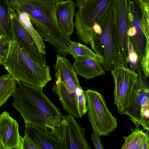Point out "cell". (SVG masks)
<instances>
[{
  "label": "cell",
  "instance_id": "6da1fadb",
  "mask_svg": "<svg viewBox=\"0 0 149 149\" xmlns=\"http://www.w3.org/2000/svg\"><path fill=\"white\" fill-rule=\"evenodd\" d=\"M12 96L13 107L22 116L24 122L43 128H58L63 115L44 93L43 88L22 81Z\"/></svg>",
  "mask_w": 149,
  "mask_h": 149
},
{
  "label": "cell",
  "instance_id": "7a4b0ae2",
  "mask_svg": "<svg viewBox=\"0 0 149 149\" xmlns=\"http://www.w3.org/2000/svg\"><path fill=\"white\" fill-rule=\"evenodd\" d=\"M59 1L8 0L12 8L26 13L43 39L52 45L58 54L65 57L69 54L67 47L71 40L62 31L57 22L56 4Z\"/></svg>",
  "mask_w": 149,
  "mask_h": 149
},
{
  "label": "cell",
  "instance_id": "3957f363",
  "mask_svg": "<svg viewBox=\"0 0 149 149\" xmlns=\"http://www.w3.org/2000/svg\"><path fill=\"white\" fill-rule=\"evenodd\" d=\"M1 64L17 82L43 88L52 80L49 65L39 64L15 41L12 40L7 57Z\"/></svg>",
  "mask_w": 149,
  "mask_h": 149
},
{
  "label": "cell",
  "instance_id": "277c9868",
  "mask_svg": "<svg viewBox=\"0 0 149 149\" xmlns=\"http://www.w3.org/2000/svg\"><path fill=\"white\" fill-rule=\"evenodd\" d=\"M101 30L94 34L89 44L95 54L101 57L100 63L105 71L118 66L127 65L114 22L111 7L99 24Z\"/></svg>",
  "mask_w": 149,
  "mask_h": 149
},
{
  "label": "cell",
  "instance_id": "5b68a950",
  "mask_svg": "<svg viewBox=\"0 0 149 149\" xmlns=\"http://www.w3.org/2000/svg\"><path fill=\"white\" fill-rule=\"evenodd\" d=\"M84 93L88 118L93 130L101 136H109L117 128V119L108 108L104 96L93 89L84 91Z\"/></svg>",
  "mask_w": 149,
  "mask_h": 149
},
{
  "label": "cell",
  "instance_id": "8992f818",
  "mask_svg": "<svg viewBox=\"0 0 149 149\" xmlns=\"http://www.w3.org/2000/svg\"><path fill=\"white\" fill-rule=\"evenodd\" d=\"M9 23L11 40L16 41L39 64L47 66L45 49L23 25L17 13L11 7L10 10Z\"/></svg>",
  "mask_w": 149,
  "mask_h": 149
},
{
  "label": "cell",
  "instance_id": "52a82bcc",
  "mask_svg": "<svg viewBox=\"0 0 149 149\" xmlns=\"http://www.w3.org/2000/svg\"><path fill=\"white\" fill-rule=\"evenodd\" d=\"M111 72L114 83V104L118 113L123 115L136 81L137 75L135 72L130 69L127 65L115 67Z\"/></svg>",
  "mask_w": 149,
  "mask_h": 149
},
{
  "label": "cell",
  "instance_id": "ba28073f",
  "mask_svg": "<svg viewBox=\"0 0 149 149\" xmlns=\"http://www.w3.org/2000/svg\"><path fill=\"white\" fill-rule=\"evenodd\" d=\"M75 118L68 114L63 116L59 125L62 138L61 149H91L85 136V129Z\"/></svg>",
  "mask_w": 149,
  "mask_h": 149
},
{
  "label": "cell",
  "instance_id": "9c48e42d",
  "mask_svg": "<svg viewBox=\"0 0 149 149\" xmlns=\"http://www.w3.org/2000/svg\"><path fill=\"white\" fill-rule=\"evenodd\" d=\"M136 71L137 80L123 114L128 116L135 126H139L141 124V103L145 95H149V78L145 77L139 63Z\"/></svg>",
  "mask_w": 149,
  "mask_h": 149
},
{
  "label": "cell",
  "instance_id": "30bf717a",
  "mask_svg": "<svg viewBox=\"0 0 149 149\" xmlns=\"http://www.w3.org/2000/svg\"><path fill=\"white\" fill-rule=\"evenodd\" d=\"M24 134L31 140L39 149H61L62 138L59 127L43 128L24 122Z\"/></svg>",
  "mask_w": 149,
  "mask_h": 149
},
{
  "label": "cell",
  "instance_id": "8fae6325",
  "mask_svg": "<svg viewBox=\"0 0 149 149\" xmlns=\"http://www.w3.org/2000/svg\"><path fill=\"white\" fill-rule=\"evenodd\" d=\"M114 0H92L82 8L78 9L75 19V26L86 25L92 27L99 24L111 7Z\"/></svg>",
  "mask_w": 149,
  "mask_h": 149
},
{
  "label": "cell",
  "instance_id": "7c38bea8",
  "mask_svg": "<svg viewBox=\"0 0 149 149\" xmlns=\"http://www.w3.org/2000/svg\"><path fill=\"white\" fill-rule=\"evenodd\" d=\"M130 27L133 26L135 33L130 38L134 50L139 56H143L149 45V38L144 33L141 26V13L135 0H127Z\"/></svg>",
  "mask_w": 149,
  "mask_h": 149
},
{
  "label": "cell",
  "instance_id": "4fadbf2b",
  "mask_svg": "<svg viewBox=\"0 0 149 149\" xmlns=\"http://www.w3.org/2000/svg\"><path fill=\"white\" fill-rule=\"evenodd\" d=\"M111 8L120 46L127 61V31L130 27L127 0H114Z\"/></svg>",
  "mask_w": 149,
  "mask_h": 149
},
{
  "label": "cell",
  "instance_id": "5bb4252c",
  "mask_svg": "<svg viewBox=\"0 0 149 149\" xmlns=\"http://www.w3.org/2000/svg\"><path fill=\"white\" fill-rule=\"evenodd\" d=\"M19 125L9 112L0 115V142L5 149H21Z\"/></svg>",
  "mask_w": 149,
  "mask_h": 149
},
{
  "label": "cell",
  "instance_id": "9a60e30c",
  "mask_svg": "<svg viewBox=\"0 0 149 149\" xmlns=\"http://www.w3.org/2000/svg\"><path fill=\"white\" fill-rule=\"evenodd\" d=\"M76 7L75 3L72 0H60L56 4L57 24L63 33L69 39L74 31L73 18L76 14Z\"/></svg>",
  "mask_w": 149,
  "mask_h": 149
},
{
  "label": "cell",
  "instance_id": "2e32d148",
  "mask_svg": "<svg viewBox=\"0 0 149 149\" xmlns=\"http://www.w3.org/2000/svg\"><path fill=\"white\" fill-rule=\"evenodd\" d=\"M53 67L56 80L60 81L65 86L75 87L80 85L72 65L65 57L57 54Z\"/></svg>",
  "mask_w": 149,
  "mask_h": 149
},
{
  "label": "cell",
  "instance_id": "e0dca14e",
  "mask_svg": "<svg viewBox=\"0 0 149 149\" xmlns=\"http://www.w3.org/2000/svg\"><path fill=\"white\" fill-rule=\"evenodd\" d=\"M72 66L76 73L86 79L105 74L100 63L91 58L79 56L74 58Z\"/></svg>",
  "mask_w": 149,
  "mask_h": 149
},
{
  "label": "cell",
  "instance_id": "ac0fdd59",
  "mask_svg": "<svg viewBox=\"0 0 149 149\" xmlns=\"http://www.w3.org/2000/svg\"><path fill=\"white\" fill-rule=\"evenodd\" d=\"M134 129H131V133L124 136L125 142L121 149H149V135L148 132H144L136 126Z\"/></svg>",
  "mask_w": 149,
  "mask_h": 149
},
{
  "label": "cell",
  "instance_id": "d6986e66",
  "mask_svg": "<svg viewBox=\"0 0 149 149\" xmlns=\"http://www.w3.org/2000/svg\"><path fill=\"white\" fill-rule=\"evenodd\" d=\"M16 81L10 74L0 77V107L6 103L17 88Z\"/></svg>",
  "mask_w": 149,
  "mask_h": 149
},
{
  "label": "cell",
  "instance_id": "ffe728a7",
  "mask_svg": "<svg viewBox=\"0 0 149 149\" xmlns=\"http://www.w3.org/2000/svg\"><path fill=\"white\" fill-rule=\"evenodd\" d=\"M69 54L75 58L79 56L88 57L101 63L102 61L101 57L94 52L92 49L84 44L79 42L70 41L68 45Z\"/></svg>",
  "mask_w": 149,
  "mask_h": 149
},
{
  "label": "cell",
  "instance_id": "44dd1931",
  "mask_svg": "<svg viewBox=\"0 0 149 149\" xmlns=\"http://www.w3.org/2000/svg\"><path fill=\"white\" fill-rule=\"evenodd\" d=\"M10 8L8 0H0V29L6 38L11 40L9 23Z\"/></svg>",
  "mask_w": 149,
  "mask_h": 149
},
{
  "label": "cell",
  "instance_id": "7402d4cb",
  "mask_svg": "<svg viewBox=\"0 0 149 149\" xmlns=\"http://www.w3.org/2000/svg\"><path fill=\"white\" fill-rule=\"evenodd\" d=\"M13 8L17 13L19 19L23 25L36 38L42 47L45 49V45L43 38L33 27L28 15L24 12L17 8Z\"/></svg>",
  "mask_w": 149,
  "mask_h": 149
},
{
  "label": "cell",
  "instance_id": "603a6c76",
  "mask_svg": "<svg viewBox=\"0 0 149 149\" xmlns=\"http://www.w3.org/2000/svg\"><path fill=\"white\" fill-rule=\"evenodd\" d=\"M140 116L143 130L149 131V95H145L141 103Z\"/></svg>",
  "mask_w": 149,
  "mask_h": 149
},
{
  "label": "cell",
  "instance_id": "cb8c5ba5",
  "mask_svg": "<svg viewBox=\"0 0 149 149\" xmlns=\"http://www.w3.org/2000/svg\"><path fill=\"white\" fill-rule=\"evenodd\" d=\"M127 63L129 64L130 69L135 72L139 63L138 57L134 50L129 37L127 45Z\"/></svg>",
  "mask_w": 149,
  "mask_h": 149
},
{
  "label": "cell",
  "instance_id": "d4e9b609",
  "mask_svg": "<svg viewBox=\"0 0 149 149\" xmlns=\"http://www.w3.org/2000/svg\"><path fill=\"white\" fill-rule=\"evenodd\" d=\"M11 41V40L6 38L0 39V64L7 57Z\"/></svg>",
  "mask_w": 149,
  "mask_h": 149
},
{
  "label": "cell",
  "instance_id": "484cf974",
  "mask_svg": "<svg viewBox=\"0 0 149 149\" xmlns=\"http://www.w3.org/2000/svg\"><path fill=\"white\" fill-rule=\"evenodd\" d=\"M140 10L141 19L149 21V0H135Z\"/></svg>",
  "mask_w": 149,
  "mask_h": 149
},
{
  "label": "cell",
  "instance_id": "4316f807",
  "mask_svg": "<svg viewBox=\"0 0 149 149\" xmlns=\"http://www.w3.org/2000/svg\"><path fill=\"white\" fill-rule=\"evenodd\" d=\"M140 68L145 77L149 78V49L146 52V54L141 62L139 63Z\"/></svg>",
  "mask_w": 149,
  "mask_h": 149
},
{
  "label": "cell",
  "instance_id": "83f0119b",
  "mask_svg": "<svg viewBox=\"0 0 149 149\" xmlns=\"http://www.w3.org/2000/svg\"><path fill=\"white\" fill-rule=\"evenodd\" d=\"M21 149H39L38 147L29 138L24 135L21 138Z\"/></svg>",
  "mask_w": 149,
  "mask_h": 149
},
{
  "label": "cell",
  "instance_id": "f1b7e54d",
  "mask_svg": "<svg viewBox=\"0 0 149 149\" xmlns=\"http://www.w3.org/2000/svg\"><path fill=\"white\" fill-rule=\"evenodd\" d=\"M100 136L99 134L93 130L91 134V140L93 143L94 148L96 149H104L100 140Z\"/></svg>",
  "mask_w": 149,
  "mask_h": 149
},
{
  "label": "cell",
  "instance_id": "f546056e",
  "mask_svg": "<svg viewBox=\"0 0 149 149\" xmlns=\"http://www.w3.org/2000/svg\"><path fill=\"white\" fill-rule=\"evenodd\" d=\"M92 0H76L77 7L78 9L82 8L86 6Z\"/></svg>",
  "mask_w": 149,
  "mask_h": 149
},
{
  "label": "cell",
  "instance_id": "4dcf8cb0",
  "mask_svg": "<svg viewBox=\"0 0 149 149\" xmlns=\"http://www.w3.org/2000/svg\"><path fill=\"white\" fill-rule=\"evenodd\" d=\"M6 38L0 29V39Z\"/></svg>",
  "mask_w": 149,
  "mask_h": 149
},
{
  "label": "cell",
  "instance_id": "1f68e13d",
  "mask_svg": "<svg viewBox=\"0 0 149 149\" xmlns=\"http://www.w3.org/2000/svg\"><path fill=\"white\" fill-rule=\"evenodd\" d=\"M0 149H5L3 145H2V144L0 142Z\"/></svg>",
  "mask_w": 149,
  "mask_h": 149
},
{
  "label": "cell",
  "instance_id": "d6a6232c",
  "mask_svg": "<svg viewBox=\"0 0 149 149\" xmlns=\"http://www.w3.org/2000/svg\"></svg>",
  "mask_w": 149,
  "mask_h": 149
}]
</instances>
